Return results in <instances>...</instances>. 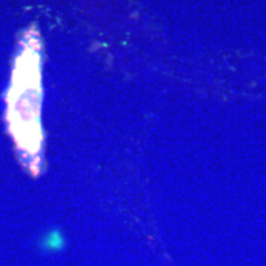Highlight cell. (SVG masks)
Returning <instances> with one entry per match:
<instances>
[{"label": "cell", "mask_w": 266, "mask_h": 266, "mask_svg": "<svg viewBox=\"0 0 266 266\" xmlns=\"http://www.w3.org/2000/svg\"><path fill=\"white\" fill-rule=\"evenodd\" d=\"M39 57L37 48L26 45L18 57L10 91V126L18 145L30 155L41 147L39 131Z\"/></svg>", "instance_id": "6da1fadb"}]
</instances>
